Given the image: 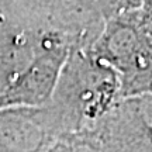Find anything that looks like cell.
Masks as SVG:
<instances>
[{"instance_id":"6da1fadb","label":"cell","mask_w":152,"mask_h":152,"mask_svg":"<svg viewBox=\"0 0 152 152\" xmlns=\"http://www.w3.org/2000/svg\"><path fill=\"white\" fill-rule=\"evenodd\" d=\"M120 100L117 75L90 49H77L69 55L52 97L41 110L49 132L62 140L92 131Z\"/></svg>"},{"instance_id":"7a4b0ae2","label":"cell","mask_w":152,"mask_h":152,"mask_svg":"<svg viewBox=\"0 0 152 152\" xmlns=\"http://www.w3.org/2000/svg\"><path fill=\"white\" fill-rule=\"evenodd\" d=\"M140 4L103 1L104 27L90 49L117 75L121 99L149 94L152 87V38L141 26Z\"/></svg>"},{"instance_id":"3957f363","label":"cell","mask_w":152,"mask_h":152,"mask_svg":"<svg viewBox=\"0 0 152 152\" xmlns=\"http://www.w3.org/2000/svg\"><path fill=\"white\" fill-rule=\"evenodd\" d=\"M97 152H152L148 97L123 99L92 130Z\"/></svg>"},{"instance_id":"277c9868","label":"cell","mask_w":152,"mask_h":152,"mask_svg":"<svg viewBox=\"0 0 152 152\" xmlns=\"http://www.w3.org/2000/svg\"><path fill=\"white\" fill-rule=\"evenodd\" d=\"M140 21L142 28L152 38V0L141 1L140 4Z\"/></svg>"},{"instance_id":"5b68a950","label":"cell","mask_w":152,"mask_h":152,"mask_svg":"<svg viewBox=\"0 0 152 152\" xmlns=\"http://www.w3.org/2000/svg\"><path fill=\"white\" fill-rule=\"evenodd\" d=\"M148 97V109H149V115H151V121H152V94H147Z\"/></svg>"},{"instance_id":"8992f818","label":"cell","mask_w":152,"mask_h":152,"mask_svg":"<svg viewBox=\"0 0 152 152\" xmlns=\"http://www.w3.org/2000/svg\"><path fill=\"white\" fill-rule=\"evenodd\" d=\"M149 94H152V87H151V92H149Z\"/></svg>"}]
</instances>
